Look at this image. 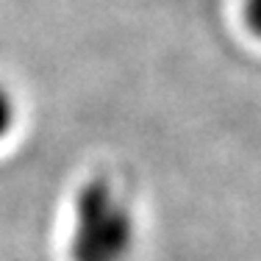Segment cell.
I'll use <instances>...</instances> for the list:
<instances>
[{"instance_id":"cell-2","label":"cell","mask_w":261,"mask_h":261,"mask_svg":"<svg viewBox=\"0 0 261 261\" xmlns=\"http://www.w3.org/2000/svg\"><path fill=\"white\" fill-rule=\"evenodd\" d=\"M20 128V100L6 81H0V147Z\"/></svg>"},{"instance_id":"cell-1","label":"cell","mask_w":261,"mask_h":261,"mask_svg":"<svg viewBox=\"0 0 261 261\" xmlns=\"http://www.w3.org/2000/svg\"><path fill=\"white\" fill-rule=\"evenodd\" d=\"M130 242L128 206L117 197L109 175L86 178L70 203V261H122Z\"/></svg>"}]
</instances>
